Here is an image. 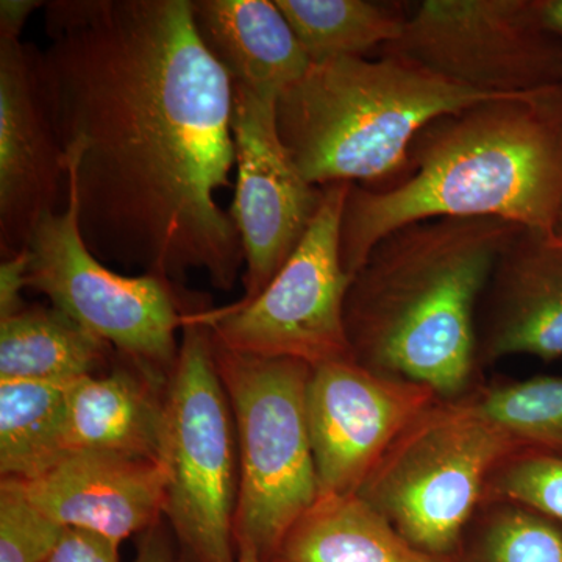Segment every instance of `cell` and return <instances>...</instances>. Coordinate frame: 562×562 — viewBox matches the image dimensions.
I'll return each instance as SVG.
<instances>
[{"mask_svg": "<svg viewBox=\"0 0 562 562\" xmlns=\"http://www.w3.org/2000/svg\"><path fill=\"white\" fill-rule=\"evenodd\" d=\"M41 83L85 243L101 261L180 283L235 286L233 81L203 46L191 0L47 2Z\"/></svg>", "mask_w": 562, "mask_h": 562, "instance_id": "cell-1", "label": "cell"}, {"mask_svg": "<svg viewBox=\"0 0 562 562\" xmlns=\"http://www.w3.org/2000/svg\"><path fill=\"white\" fill-rule=\"evenodd\" d=\"M384 188L351 184L341 254L350 277L384 236L436 217H491L552 236L562 214V85L443 114Z\"/></svg>", "mask_w": 562, "mask_h": 562, "instance_id": "cell-2", "label": "cell"}, {"mask_svg": "<svg viewBox=\"0 0 562 562\" xmlns=\"http://www.w3.org/2000/svg\"><path fill=\"white\" fill-rule=\"evenodd\" d=\"M125 361L69 383V452L161 462L169 376Z\"/></svg>", "mask_w": 562, "mask_h": 562, "instance_id": "cell-16", "label": "cell"}, {"mask_svg": "<svg viewBox=\"0 0 562 562\" xmlns=\"http://www.w3.org/2000/svg\"><path fill=\"white\" fill-rule=\"evenodd\" d=\"M38 0H2L0 2V38L20 40L22 29L33 11L44 9Z\"/></svg>", "mask_w": 562, "mask_h": 562, "instance_id": "cell-28", "label": "cell"}, {"mask_svg": "<svg viewBox=\"0 0 562 562\" xmlns=\"http://www.w3.org/2000/svg\"><path fill=\"white\" fill-rule=\"evenodd\" d=\"M438 401L424 384L351 358L314 366L306 417L319 497L358 494L392 442Z\"/></svg>", "mask_w": 562, "mask_h": 562, "instance_id": "cell-12", "label": "cell"}, {"mask_svg": "<svg viewBox=\"0 0 562 562\" xmlns=\"http://www.w3.org/2000/svg\"><path fill=\"white\" fill-rule=\"evenodd\" d=\"M276 95L233 85L235 199L228 213L244 250L247 303L290 260L316 217L324 188L308 183L281 143Z\"/></svg>", "mask_w": 562, "mask_h": 562, "instance_id": "cell-11", "label": "cell"}, {"mask_svg": "<svg viewBox=\"0 0 562 562\" xmlns=\"http://www.w3.org/2000/svg\"><path fill=\"white\" fill-rule=\"evenodd\" d=\"M350 183L324 188L316 217L266 290L247 303L201 312L217 347L257 357L319 366L350 360L341 222ZM353 360V358H351Z\"/></svg>", "mask_w": 562, "mask_h": 562, "instance_id": "cell-9", "label": "cell"}, {"mask_svg": "<svg viewBox=\"0 0 562 562\" xmlns=\"http://www.w3.org/2000/svg\"><path fill=\"white\" fill-rule=\"evenodd\" d=\"M27 251L2 258L0 265V321L9 319L25 308L22 291L27 288Z\"/></svg>", "mask_w": 562, "mask_h": 562, "instance_id": "cell-27", "label": "cell"}, {"mask_svg": "<svg viewBox=\"0 0 562 562\" xmlns=\"http://www.w3.org/2000/svg\"><path fill=\"white\" fill-rule=\"evenodd\" d=\"M552 239L554 243L558 244V246L562 247V214H561L560 222H558L557 231H554V233L552 235Z\"/></svg>", "mask_w": 562, "mask_h": 562, "instance_id": "cell-32", "label": "cell"}, {"mask_svg": "<svg viewBox=\"0 0 562 562\" xmlns=\"http://www.w3.org/2000/svg\"><path fill=\"white\" fill-rule=\"evenodd\" d=\"M269 562H449L422 553L358 494L317 498Z\"/></svg>", "mask_w": 562, "mask_h": 562, "instance_id": "cell-18", "label": "cell"}, {"mask_svg": "<svg viewBox=\"0 0 562 562\" xmlns=\"http://www.w3.org/2000/svg\"><path fill=\"white\" fill-rule=\"evenodd\" d=\"M166 391L165 516L188 562H238L239 453L231 401L201 312H192Z\"/></svg>", "mask_w": 562, "mask_h": 562, "instance_id": "cell-6", "label": "cell"}, {"mask_svg": "<svg viewBox=\"0 0 562 562\" xmlns=\"http://www.w3.org/2000/svg\"><path fill=\"white\" fill-rule=\"evenodd\" d=\"M191 11L203 46L233 85L279 98L312 68L271 0H191Z\"/></svg>", "mask_w": 562, "mask_h": 562, "instance_id": "cell-17", "label": "cell"}, {"mask_svg": "<svg viewBox=\"0 0 562 562\" xmlns=\"http://www.w3.org/2000/svg\"><path fill=\"white\" fill-rule=\"evenodd\" d=\"M238 562H262L258 553L249 546H238Z\"/></svg>", "mask_w": 562, "mask_h": 562, "instance_id": "cell-31", "label": "cell"}, {"mask_svg": "<svg viewBox=\"0 0 562 562\" xmlns=\"http://www.w3.org/2000/svg\"><path fill=\"white\" fill-rule=\"evenodd\" d=\"M69 383L0 382V473L27 482L69 453Z\"/></svg>", "mask_w": 562, "mask_h": 562, "instance_id": "cell-20", "label": "cell"}, {"mask_svg": "<svg viewBox=\"0 0 562 562\" xmlns=\"http://www.w3.org/2000/svg\"><path fill=\"white\" fill-rule=\"evenodd\" d=\"M449 562H562V528L524 506L484 502Z\"/></svg>", "mask_w": 562, "mask_h": 562, "instance_id": "cell-23", "label": "cell"}, {"mask_svg": "<svg viewBox=\"0 0 562 562\" xmlns=\"http://www.w3.org/2000/svg\"><path fill=\"white\" fill-rule=\"evenodd\" d=\"M111 351L110 344L54 306H25L0 321V382L70 383L98 375Z\"/></svg>", "mask_w": 562, "mask_h": 562, "instance_id": "cell-19", "label": "cell"}, {"mask_svg": "<svg viewBox=\"0 0 562 562\" xmlns=\"http://www.w3.org/2000/svg\"><path fill=\"white\" fill-rule=\"evenodd\" d=\"M214 358L238 439L236 547L249 546L262 562H269L319 498L306 417L312 366L238 353L216 344Z\"/></svg>", "mask_w": 562, "mask_h": 562, "instance_id": "cell-5", "label": "cell"}, {"mask_svg": "<svg viewBox=\"0 0 562 562\" xmlns=\"http://www.w3.org/2000/svg\"><path fill=\"white\" fill-rule=\"evenodd\" d=\"M480 94L398 54L316 63L277 101V128L303 179L382 187L408 168L414 139Z\"/></svg>", "mask_w": 562, "mask_h": 562, "instance_id": "cell-4", "label": "cell"}, {"mask_svg": "<svg viewBox=\"0 0 562 562\" xmlns=\"http://www.w3.org/2000/svg\"><path fill=\"white\" fill-rule=\"evenodd\" d=\"M46 562H121L120 546L91 532L66 528Z\"/></svg>", "mask_w": 562, "mask_h": 562, "instance_id": "cell-26", "label": "cell"}, {"mask_svg": "<svg viewBox=\"0 0 562 562\" xmlns=\"http://www.w3.org/2000/svg\"><path fill=\"white\" fill-rule=\"evenodd\" d=\"M461 401L519 446L562 454V376L483 383Z\"/></svg>", "mask_w": 562, "mask_h": 562, "instance_id": "cell-22", "label": "cell"}, {"mask_svg": "<svg viewBox=\"0 0 562 562\" xmlns=\"http://www.w3.org/2000/svg\"><path fill=\"white\" fill-rule=\"evenodd\" d=\"M66 528L36 508L13 480L0 484V562H46Z\"/></svg>", "mask_w": 562, "mask_h": 562, "instance_id": "cell-25", "label": "cell"}, {"mask_svg": "<svg viewBox=\"0 0 562 562\" xmlns=\"http://www.w3.org/2000/svg\"><path fill=\"white\" fill-rule=\"evenodd\" d=\"M522 228L491 217H436L384 236L347 292L351 358L424 384L441 401L479 390L480 302L503 250Z\"/></svg>", "mask_w": 562, "mask_h": 562, "instance_id": "cell-3", "label": "cell"}, {"mask_svg": "<svg viewBox=\"0 0 562 562\" xmlns=\"http://www.w3.org/2000/svg\"><path fill=\"white\" fill-rule=\"evenodd\" d=\"M135 562H187L181 560L173 549L168 532L160 525H155L150 530L143 532L139 539L138 554Z\"/></svg>", "mask_w": 562, "mask_h": 562, "instance_id": "cell-29", "label": "cell"}, {"mask_svg": "<svg viewBox=\"0 0 562 562\" xmlns=\"http://www.w3.org/2000/svg\"><path fill=\"white\" fill-rule=\"evenodd\" d=\"M27 288L43 292L54 308L110 344L125 360L171 375L192 312L181 308L173 283L140 273L111 271L85 243L79 210L66 188V205L43 216L27 247Z\"/></svg>", "mask_w": 562, "mask_h": 562, "instance_id": "cell-8", "label": "cell"}, {"mask_svg": "<svg viewBox=\"0 0 562 562\" xmlns=\"http://www.w3.org/2000/svg\"><path fill=\"white\" fill-rule=\"evenodd\" d=\"M476 349L482 368L528 355L562 358V247L522 228L503 250L480 302Z\"/></svg>", "mask_w": 562, "mask_h": 562, "instance_id": "cell-15", "label": "cell"}, {"mask_svg": "<svg viewBox=\"0 0 562 562\" xmlns=\"http://www.w3.org/2000/svg\"><path fill=\"white\" fill-rule=\"evenodd\" d=\"M312 65L368 57L401 38L406 14L394 3L369 0H276Z\"/></svg>", "mask_w": 562, "mask_h": 562, "instance_id": "cell-21", "label": "cell"}, {"mask_svg": "<svg viewBox=\"0 0 562 562\" xmlns=\"http://www.w3.org/2000/svg\"><path fill=\"white\" fill-rule=\"evenodd\" d=\"M520 447L462 401H438L392 442L358 495L413 547L449 561L495 465Z\"/></svg>", "mask_w": 562, "mask_h": 562, "instance_id": "cell-7", "label": "cell"}, {"mask_svg": "<svg viewBox=\"0 0 562 562\" xmlns=\"http://www.w3.org/2000/svg\"><path fill=\"white\" fill-rule=\"evenodd\" d=\"M484 502L524 506L562 528V454L517 447L491 472Z\"/></svg>", "mask_w": 562, "mask_h": 562, "instance_id": "cell-24", "label": "cell"}, {"mask_svg": "<svg viewBox=\"0 0 562 562\" xmlns=\"http://www.w3.org/2000/svg\"><path fill=\"white\" fill-rule=\"evenodd\" d=\"M382 52L480 94L513 98L562 85V40L543 27L538 0H425Z\"/></svg>", "mask_w": 562, "mask_h": 562, "instance_id": "cell-10", "label": "cell"}, {"mask_svg": "<svg viewBox=\"0 0 562 562\" xmlns=\"http://www.w3.org/2000/svg\"><path fill=\"white\" fill-rule=\"evenodd\" d=\"M40 50L0 38V249L25 250L33 231L66 198L63 151L41 83Z\"/></svg>", "mask_w": 562, "mask_h": 562, "instance_id": "cell-13", "label": "cell"}, {"mask_svg": "<svg viewBox=\"0 0 562 562\" xmlns=\"http://www.w3.org/2000/svg\"><path fill=\"white\" fill-rule=\"evenodd\" d=\"M16 483L63 528L116 546L150 530L165 514L166 473L157 461L69 452L35 479Z\"/></svg>", "mask_w": 562, "mask_h": 562, "instance_id": "cell-14", "label": "cell"}, {"mask_svg": "<svg viewBox=\"0 0 562 562\" xmlns=\"http://www.w3.org/2000/svg\"><path fill=\"white\" fill-rule=\"evenodd\" d=\"M543 27L562 40V0H538Z\"/></svg>", "mask_w": 562, "mask_h": 562, "instance_id": "cell-30", "label": "cell"}]
</instances>
